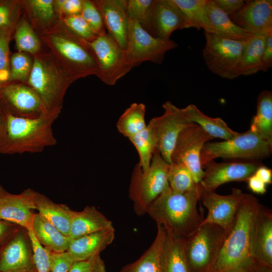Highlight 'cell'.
<instances>
[{
  "mask_svg": "<svg viewBox=\"0 0 272 272\" xmlns=\"http://www.w3.org/2000/svg\"><path fill=\"white\" fill-rule=\"evenodd\" d=\"M201 195L198 184L183 193L174 192L169 186L151 203L146 214L157 225L162 226L167 233L186 239L204 219L197 208Z\"/></svg>",
  "mask_w": 272,
  "mask_h": 272,
  "instance_id": "6da1fadb",
  "label": "cell"
},
{
  "mask_svg": "<svg viewBox=\"0 0 272 272\" xmlns=\"http://www.w3.org/2000/svg\"><path fill=\"white\" fill-rule=\"evenodd\" d=\"M5 112L6 122L0 141L1 153H39L56 145L52 125L59 112L45 113L35 118L18 117Z\"/></svg>",
  "mask_w": 272,
  "mask_h": 272,
  "instance_id": "7a4b0ae2",
  "label": "cell"
},
{
  "mask_svg": "<svg viewBox=\"0 0 272 272\" xmlns=\"http://www.w3.org/2000/svg\"><path fill=\"white\" fill-rule=\"evenodd\" d=\"M260 205L258 199L253 195L244 193L232 226L207 272H226L252 259V231Z\"/></svg>",
  "mask_w": 272,
  "mask_h": 272,
  "instance_id": "3957f363",
  "label": "cell"
},
{
  "mask_svg": "<svg viewBox=\"0 0 272 272\" xmlns=\"http://www.w3.org/2000/svg\"><path fill=\"white\" fill-rule=\"evenodd\" d=\"M169 165L156 149L149 168L143 171L139 164L132 172L129 196L133 203L135 213L139 216L147 213L151 203L169 186Z\"/></svg>",
  "mask_w": 272,
  "mask_h": 272,
  "instance_id": "277c9868",
  "label": "cell"
},
{
  "mask_svg": "<svg viewBox=\"0 0 272 272\" xmlns=\"http://www.w3.org/2000/svg\"><path fill=\"white\" fill-rule=\"evenodd\" d=\"M271 152V144L249 129L231 140L206 143L201 151L200 163L203 168L218 158L259 159L270 156Z\"/></svg>",
  "mask_w": 272,
  "mask_h": 272,
  "instance_id": "5b68a950",
  "label": "cell"
},
{
  "mask_svg": "<svg viewBox=\"0 0 272 272\" xmlns=\"http://www.w3.org/2000/svg\"><path fill=\"white\" fill-rule=\"evenodd\" d=\"M202 50L205 63L213 73L229 80L241 76V58L246 41H238L205 32Z\"/></svg>",
  "mask_w": 272,
  "mask_h": 272,
  "instance_id": "8992f818",
  "label": "cell"
},
{
  "mask_svg": "<svg viewBox=\"0 0 272 272\" xmlns=\"http://www.w3.org/2000/svg\"><path fill=\"white\" fill-rule=\"evenodd\" d=\"M173 40L155 38L137 21L128 18L126 45L124 52L126 65L131 69L145 61L163 62L165 53L177 47Z\"/></svg>",
  "mask_w": 272,
  "mask_h": 272,
  "instance_id": "52a82bcc",
  "label": "cell"
},
{
  "mask_svg": "<svg viewBox=\"0 0 272 272\" xmlns=\"http://www.w3.org/2000/svg\"><path fill=\"white\" fill-rule=\"evenodd\" d=\"M228 231L217 225L202 224L185 239V254L191 272H207Z\"/></svg>",
  "mask_w": 272,
  "mask_h": 272,
  "instance_id": "ba28073f",
  "label": "cell"
},
{
  "mask_svg": "<svg viewBox=\"0 0 272 272\" xmlns=\"http://www.w3.org/2000/svg\"><path fill=\"white\" fill-rule=\"evenodd\" d=\"M213 139L199 125L193 123L181 131L171 154V162L184 164L192 173L197 184L204 176L200 163L202 148Z\"/></svg>",
  "mask_w": 272,
  "mask_h": 272,
  "instance_id": "9c48e42d",
  "label": "cell"
},
{
  "mask_svg": "<svg viewBox=\"0 0 272 272\" xmlns=\"http://www.w3.org/2000/svg\"><path fill=\"white\" fill-rule=\"evenodd\" d=\"M162 107L164 113L151 119L148 125L156 138L157 149L164 160L171 164V154L179 134L193 122L183 113L181 108L170 101L165 102Z\"/></svg>",
  "mask_w": 272,
  "mask_h": 272,
  "instance_id": "30bf717a",
  "label": "cell"
},
{
  "mask_svg": "<svg viewBox=\"0 0 272 272\" xmlns=\"http://www.w3.org/2000/svg\"><path fill=\"white\" fill-rule=\"evenodd\" d=\"M49 113L60 112L66 84L60 79L54 66L35 57L28 80Z\"/></svg>",
  "mask_w": 272,
  "mask_h": 272,
  "instance_id": "8fae6325",
  "label": "cell"
},
{
  "mask_svg": "<svg viewBox=\"0 0 272 272\" xmlns=\"http://www.w3.org/2000/svg\"><path fill=\"white\" fill-rule=\"evenodd\" d=\"M89 44L98 64L97 76L106 84L114 85L131 70L125 62L123 50L107 33Z\"/></svg>",
  "mask_w": 272,
  "mask_h": 272,
  "instance_id": "7c38bea8",
  "label": "cell"
},
{
  "mask_svg": "<svg viewBox=\"0 0 272 272\" xmlns=\"http://www.w3.org/2000/svg\"><path fill=\"white\" fill-rule=\"evenodd\" d=\"M55 49L69 62L75 78L98 73V64L89 42L76 34L72 37L52 35Z\"/></svg>",
  "mask_w": 272,
  "mask_h": 272,
  "instance_id": "4fadbf2b",
  "label": "cell"
},
{
  "mask_svg": "<svg viewBox=\"0 0 272 272\" xmlns=\"http://www.w3.org/2000/svg\"><path fill=\"white\" fill-rule=\"evenodd\" d=\"M0 102L6 111L18 117L35 118L49 113L38 94L30 86L21 84L1 87Z\"/></svg>",
  "mask_w": 272,
  "mask_h": 272,
  "instance_id": "5bb4252c",
  "label": "cell"
},
{
  "mask_svg": "<svg viewBox=\"0 0 272 272\" xmlns=\"http://www.w3.org/2000/svg\"><path fill=\"white\" fill-rule=\"evenodd\" d=\"M260 165L256 162L217 163L212 161L203 168H206L204 176L197 184L202 194L215 191L227 182L246 181Z\"/></svg>",
  "mask_w": 272,
  "mask_h": 272,
  "instance_id": "9a60e30c",
  "label": "cell"
},
{
  "mask_svg": "<svg viewBox=\"0 0 272 272\" xmlns=\"http://www.w3.org/2000/svg\"><path fill=\"white\" fill-rule=\"evenodd\" d=\"M143 27L155 38L169 39L174 31L186 28V24L172 0H154Z\"/></svg>",
  "mask_w": 272,
  "mask_h": 272,
  "instance_id": "2e32d148",
  "label": "cell"
},
{
  "mask_svg": "<svg viewBox=\"0 0 272 272\" xmlns=\"http://www.w3.org/2000/svg\"><path fill=\"white\" fill-rule=\"evenodd\" d=\"M36 192L27 188L20 193L13 194L0 184V220L15 224L27 231L32 230Z\"/></svg>",
  "mask_w": 272,
  "mask_h": 272,
  "instance_id": "e0dca14e",
  "label": "cell"
},
{
  "mask_svg": "<svg viewBox=\"0 0 272 272\" xmlns=\"http://www.w3.org/2000/svg\"><path fill=\"white\" fill-rule=\"evenodd\" d=\"M244 195L242 190L237 188H233L231 193L225 195L217 194L215 191L203 193L200 200L208 212L201 224L217 225L228 231Z\"/></svg>",
  "mask_w": 272,
  "mask_h": 272,
  "instance_id": "ac0fdd59",
  "label": "cell"
},
{
  "mask_svg": "<svg viewBox=\"0 0 272 272\" xmlns=\"http://www.w3.org/2000/svg\"><path fill=\"white\" fill-rule=\"evenodd\" d=\"M0 272H37L31 241L26 229L20 228L3 248Z\"/></svg>",
  "mask_w": 272,
  "mask_h": 272,
  "instance_id": "d6986e66",
  "label": "cell"
},
{
  "mask_svg": "<svg viewBox=\"0 0 272 272\" xmlns=\"http://www.w3.org/2000/svg\"><path fill=\"white\" fill-rule=\"evenodd\" d=\"M237 26L252 34H265L272 31V1H245L241 8L229 16Z\"/></svg>",
  "mask_w": 272,
  "mask_h": 272,
  "instance_id": "ffe728a7",
  "label": "cell"
},
{
  "mask_svg": "<svg viewBox=\"0 0 272 272\" xmlns=\"http://www.w3.org/2000/svg\"><path fill=\"white\" fill-rule=\"evenodd\" d=\"M250 254L252 259L272 267V211L261 204L252 229Z\"/></svg>",
  "mask_w": 272,
  "mask_h": 272,
  "instance_id": "44dd1931",
  "label": "cell"
},
{
  "mask_svg": "<svg viewBox=\"0 0 272 272\" xmlns=\"http://www.w3.org/2000/svg\"><path fill=\"white\" fill-rule=\"evenodd\" d=\"M93 3L101 13L107 34L124 51L128 25L127 0H99Z\"/></svg>",
  "mask_w": 272,
  "mask_h": 272,
  "instance_id": "7402d4cb",
  "label": "cell"
},
{
  "mask_svg": "<svg viewBox=\"0 0 272 272\" xmlns=\"http://www.w3.org/2000/svg\"><path fill=\"white\" fill-rule=\"evenodd\" d=\"M115 238L114 228L72 239L66 252L75 261L90 259L104 250Z\"/></svg>",
  "mask_w": 272,
  "mask_h": 272,
  "instance_id": "603a6c76",
  "label": "cell"
},
{
  "mask_svg": "<svg viewBox=\"0 0 272 272\" xmlns=\"http://www.w3.org/2000/svg\"><path fill=\"white\" fill-rule=\"evenodd\" d=\"M36 210L63 234L69 236L73 220L77 213L67 205L57 203L43 194L36 192L35 199Z\"/></svg>",
  "mask_w": 272,
  "mask_h": 272,
  "instance_id": "cb8c5ba5",
  "label": "cell"
},
{
  "mask_svg": "<svg viewBox=\"0 0 272 272\" xmlns=\"http://www.w3.org/2000/svg\"><path fill=\"white\" fill-rule=\"evenodd\" d=\"M114 228L112 222L94 206H86L77 212L72 222L69 236L72 239Z\"/></svg>",
  "mask_w": 272,
  "mask_h": 272,
  "instance_id": "d4e9b609",
  "label": "cell"
},
{
  "mask_svg": "<svg viewBox=\"0 0 272 272\" xmlns=\"http://www.w3.org/2000/svg\"><path fill=\"white\" fill-rule=\"evenodd\" d=\"M31 231L42 246L54 253L66 251L72 240L38 213L35 214Z\"/></svg>",
  "mask_w": 272,
  "mask_h": 272,
  "instance_id": "484cf974",
  "label": "cell"
},
{
  "mask_svg": "<svg viewBox=\"0 0 272 272\" xmlns=\"http://www.w3.org/2000/svg\"><path fill=\"white\" fill-rule=\"evenodd\" d=\"M166 237V231L157 225L156 237L148 249L135 261L123 266L119 272H162L160 257Z\"/></svg>",
  "mask_w": 272,
  "mask_h": 272,
  "instance_id": "4316f807",
  "label": "cell"
},
{
  "mask_svg": "<svg viewBox=\"0 0 272 272\" xmlns=\"http://www.w3.org/2000/svg\"><path fill=\"white\" fill-rule=\"evenodd\" d=\"M185 239L167 233L160 257L162 272H191L185 251Z\"/></svg>",
  "mask_w": 272,
  "mask_h": 272,
  "instance_id": "83f0119b",
  "label": "cell"
},
{
  "mask_svg": "<svg viewBox=\"0 0 272 272\" xmlns=\"http://www.w3.org/2000/svg\"><path fill=\"white\" fill-rule=\"evenodd\" d=\"M205 9L214 28V33L238 41H247L253 35L236 25L213 0L206 1Z\"/></svg>",
  "mask_w": 272,
  "mask_h": 272,
  "instance_id": "f1b7e54d",
  "label": "cell"
},
{
  "mask_svg": "<svg viewBox=\"0 0 272 272\" xmlns=\"http://www.w3.org/2000/svg\"><path fill=\"white\" fill-rule=\"evenodd\" d=\"M181 109L192 122L199 125L213 138L229 140L239 133L231 129L222 118H212L206 115L194 104H189Z\"/></svg>",
  "mask_w": 272,
  "mask_h": 272,
  "instance_id": "f546056e",
  "label": "cell"
},
{
  "mask_svg": "<svg viewBox=\"0 0 272 272\" xmlns=\"http://www.w3.org/2000/svg\"><path fill=\"white\" fill-rule=\"evenodd\" d=\"M261 139L272 144V92L264 90L259 94L256 113L249 129Z\"/></svg>",
  "mask_w": 272,
  "mask_h": 272,
  "instance_id": "4dcf8cb0",
  "label": "cell"
},
{
  "mask_svg": "<svg viewBox=\"0 0 272 272\" xmlns=\"http://www.w3.org/2000/svg\"><path fill=\"white\" fill-rule=\"evenodd\" d=\"M265 34H253L246 41L241 58V76L254 74L262 69Z\"/></svg>",
  "mask_w": 272,
  "mask_h": 272,
  "instance_id": "1f68e13d",
  "label": "cell"
},
{
  "mask_svg": "<svg viewBox=\"0 0 272 272\" xmlns=\"http://www.w3.org/2000/svg\"><path fill=\"white\" fill-rule=\"evenodd\" d=\"M185 20L186 28L203 29L205 32L214 33V28L207 12V0H172Z\"/></svg>",
  "mask_w": 272,
  "mask_h": 272,
  "instance_id": "d6a6232c",
  "label": "cell"
},
{
  "mask_svg": "<svg viewBox=\"0 0 272 272\" xmlns=\"http://www.w3.org/2000/svg\"><path fill=\"white\" fill-rule=\"evenodd\" d=\"M145 112L146 106L143 103L131 104L117 122L118 131L129 138L145 128L147 126L145 121Z\"/></svg>",
  "mask_w": 272,
  "mask_h": 272,
  "instance_id": "836d02e7",
  "label": "cell"
},
{
  "mask_svg": "<svg viewBox=\"0 0 272 272\" xmlns=\"http://www.w3.org/2000/svg\"><path fill=\"white\" fill-rule=\"evenodd\" d=\"M128 139L138 152L140 157L138 164L141 169L147 170L154 152L157 149V142L154 132L147 125L145 128Z\"/></svg>",
  "mask_w": 272,
  "mask_h": 272,
  "instance_id": "e575fe53",
  "label": "cell"
},
{
  "mask_svg": "<svg viewBox=\"0 0 272 272\" xmlns=\"http://www.w3.org/2000/svg\"><path fill=\"white\" fill-rule=\"evenodd\" d=\"M168 182L171 189L178 193L189 191L197 185L191 171L181 163L169 165Z\"/></svg>",
  "mask_w": 272,
  "mask_h": 272,
  "instance_id": "d590c367",
  "label": "cell"
},
{
  "mask_svg": "<svg viewBox=\"0 0 272 272\" xmlns=\"http://www.w3.org/2000/svg\"><path fill=\"white\" fill-rule=\"evenodd\" d=\"M15 39L17 49L20 52L35 53L40 47L39 40L27 22H22L17 27Z\"/></svg>",
  "mask_w": 272,
  "mask_h": 272,
  "instance_id": "8d00e7d4",
  "label": "cell"
},
{
  "mask_svg": "<svg viewBox=\"0 0 272 272\" xmlns=\"http://www.w3.org/2000/svg\"><path fill=\"white\" fill-rule=\"evenodd\" d=\"M9 81H26L28 80L32 64L28 55L23 52H17L11 57Z\"/></svg>",
  "mask_w": 272,
  "mask_h": 272,
  "instance_id": "74e56055",
  "label": "cell"
},
{
  "mask_svg": "<svg viewBox=\"0 0 272 272\" xmlns=\"http://www.w3.org/2000/svg\"><path fill=\"white\" fill-rule=\"evenodd\" d=\"M81 14L98 36L107 33L101 13L93 2L83 1Z\"/></svg>",
  "mask_w": 272,
  "mask_h": 272,
  "instance_id": "f35d334b",
  "label": "cell"
},
{
  "mask_svg": "<svg viewBox=\"0 0 272 272\" xmlns=\"http://www.w3.org/2000/svg\"><path fill=\"white\" fill-rule=\"evenodd\" d=\"M10 28L0 29V87L9 81L10 75Z\"/></svg>",
  "mask_w": 272,
  "mask_h": 272,
  "instance_id": "ab89813d",
  "label": "cell"
},
{
  "mask_svg": "<svg viewBox=\"0 0 272 272\" xmlns=\"http://www.w3.org/2000/svg\"><path fill=\"white\" fill-rule=\"evenodd\" d=\"M64 22L73 33L88 42L98 37L81 14L67 16Z\"/></svg>",
  "mask_w": 272,
  "mask_h": 272,
  "instance_id": "60d3db41",
  "label": "cell"
},
{
  "mask_svg": "<svg viewBox=\"0 0 272 272\" xmlns=\"http://www.w3.org/2000/svg\"><path fill=\"white\" fill-rule=\"evenodd\" d=\"M31 241L37 272H50L49 251L42 246L32 231H27Z\"/></svg>",
  "mask_w": 272,
  "mask_h": 272,
  "instance_id": "b9f144b4",
  "label": "cell"
},
{
  "mask_svg": "<svg viewBox=\"0 0 272 272\" xmlns=\"http://www.w3.org/2000/svg\"><path fill=\"white\" fill-rule=\"evenodd\" d=\"M154 0H127L128 18L137 21L143 27Z\"/></svg>",
  "mask_w": 272,
  "mask_h": 272,
  "instance_id": "7bdbcfd3",
  "label": "cell"
},
{
  "mask_svg": "<svg viewBox=\"0 0 272 272\" xmlns=\"http://www.w3.org/2000/svg\"><path fill=\"white\" fill-rule=\"evenodd\" d=\"M29 6L34 16L42 22L50 20L54 15V2L52 0H31Z\"/></svg>",
  "mask_w": 272,
  "mask_h": 272,
  "instance_id": "ee69618b",
  "label": "cell"
},
{
  "mask_svg": "<svg viewBox=\"0 0 272 272\" xmlns=\"http://www.w3.org/2000/svg\"><path fill=\"white\" fill-rule=\"evenodd\" d=\"M69 272H106V269L99 254L87 260L75 261Z\"/></svg>",
  "mask_w": 272,
  "mask_h": 272,
  "instance_id": "f6af8a7d",
  "label": "cell"
},
{
  "mask_svg": "<svg viewBox=\"0 0 272 272\" xmlns=\"http://www.w3.org/2000/svg\"><path fill=\"white\" fill-rule=\"evenodd\" d=\"M50 272H69L75 262L66 252L54 253L49 251Z\"/></svg>",
  "mask_w": 272,
  "mask_h": 272,
  "instance_id": "bcb514c9",
  "label": "cell"
},
{
  "mask_svg": "<svg viewBox=\"0 0 272 272\" xmlns=\"http://www.w3.org/2000/svg\"><path fill=\"white\" fill-rule=\"evenodd\" d=\"M58 10L68 16L80 14L83 8V1L58 0L54 2Z\"/></svg>",
  "mask_w": 272,
  "mask_h": 272,
  "instance_id": "7dc6e473",
  "label": "cell"
},
{
  "mask_svg": "<svg viewBox=\"0 0 272 272\" xmlns=\"http://www.w3.org/2000/svg\"><path fill=\"white\" fill-rule=\"evenodd\" d=\"M15 8L10 2H0V29L10 28L14 18Z\"/></svg>",
  "mask_w": 272,
  "mask_h": 272,
  "instance_id": "c3c4849f",
  "label": "cell"
},
{
  "mask_svg": "<svg viewBox=\"0 0 272 272\" xmlns=\"http://www.w3.org/2000/svg\"><path fill=\"white\" fill-rule=\"evenodd\" d=\"M22 227L0 220V248L4 247Z\"/></svg>",
  "mask_w": 272,
  "mask_h": 272,
  "instance_id": "681fc988",
  "label": "cell"
},
{
  "mask_svg": "<svg viewBox=\"0 0 272 272\" xmlns=\"http://www.w3.org/2000/svg\"><path fill=\"white\" fill-rule=\"evenodd\" d=\"M226 272H272V267L263 265L252 258L238 267Z\"/></svg>",
  "mask_w": 272,
  "mask_h": 272,
  "instance_id": "f907efd6",
  "label": "cell"
},
{
  "mask_svg": "<svg viewBox=\"0 0 272 272\" xmlns=\"http://www.w3.org/2000/svg\"><path fill=\"white\" fill-rule=\"evenodd\" d=\"M213 1L222 11L228 16L239 10L245 2L242 0H213Z\"/></svg>",
  "mask_w": 272,
  "mask_h": 272,
  "instance_id": "816d5d0a",
  "label": "cell"
},
{
  "mask_svg": "<svg viewBox=\"0 0 272 272\" xmlns=\"http://www.w3.org/2000/svg\"><path fill=\"white\" fill-rule=\"evenodd\" d=\"M262 62V71L263 72H266L272 66V31L266 35Z\"/></svg>",
  "mask_w": 272,
  "mask_h": 272,
  "instance_id": "f5cc1de1",
  "label": "cell"
},
{
  "mask_svg": "<svg viewBox=\"0 0 272 272\" xmlns=\"http://www.w3.org/2000/svg\"><path fill=\"white\" fill-rule=\"evenodd\" d=\"M248 188L257 194H264L266 192V184L255 175L253 174L247 180Z\"/></svg>",
  "mask_w": 272,
  "mask_h": 272,
  "instance_id": "db71d44e",
  "label": "cell"
},
{
  "mask_svg": "<svg viewBox=\"0 0 272 272\" xmlns=\"http://www.w3.org/2000/svg\"><path fill=\"white\" fill-rule=\"evenodd\" d=\"M254 174L266 185L272 183V170L271 169L261 165L256 169Z\"/></svg>",
  "mask_w": 272,
  "mask_h": 272,
  "instance_id": "11a10c76",
  "label": "cell"
},
{
  "mask_svg": "<svg viewBox=\"0 0 272 272\" xmlns=\"http://www.w3.org/2000/svg\"><path fill=\"white\" fill-rule=\"evenodd\" d=\"M5 122V112L0 102V141L2 140L4 134Z\"/></svg>",
  "mask_w": 272,
  "mask_h": 272,
  "instance_id": "9f6ffc18",
  "label": "cell"
},
{
  "mask_svg": "<svg viewBox=\"0 0 272 272\" xmlns=\"http://www.w3.org/2000/svg\"><path fill=\"white\" fill-rule=\"evenodd\" d=\"M4 247L0 248V254H1V252H2V250H3V249Z\"/></svg>",
  "mask_w": 272,
  "mask_h": 272,
  "instance_id": "6f0895ef",
  "label": "cell"
}]
</instances>
